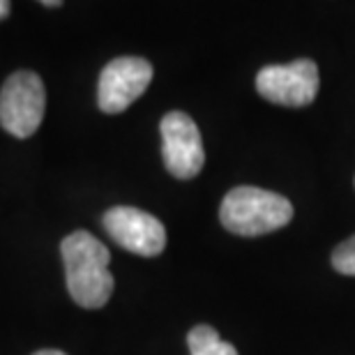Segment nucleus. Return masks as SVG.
Here are the masks:
<instances>
[{"instance_id": "nucleus-6", "label": "nucleus", "mask_w": 355, "mask_h": 355, "mask_svg": "<svg viewBox=\"0 0 355 355\" xmlns=\"http://www.w3.org/2000/svg\"><path fill=\"white\" fill-rule=\"evenodd\" d=\"M102 224L113 243L139 257H159L166 247L164 224L150 212L118 205L104 212Z\"/></svg>"}, {"instance_id": "nucleus-8", "label": "nucleus", "mask_w": 355, "mask_h": 355, "mask_svg": "<svg viewBox=\"0 0 355 355\" xmlns=\"http://www.w3.org/2000/svg\"><path fill=\"white\" fill-rule=\"evenodd\" d=\"M187 346L191 355H238L236 346L224 342L210 325H196L189 330Z\"/></svg>"}, {"instance_id": "nucleus-12", "label": "nucleus", "mask_w": 355, "mask_h": 355, "mask_svg": "<svg viewBox=\"0 0 355 355\" xmlns=\"http://www.w3.org/2000/svg\"><path fill=\"white\" fill-rule=\"evenodd\" d=\"M42 5H44V7H58L60 3H58V0H55V3H53V0H44Z\"/></svg>"}, {"instance_id": "nucleus-2", "label": "nucleus", "mask_w": 355, "mask_h": 355, "mask_svg": "<svg viewBox=\"0 0 355 355\" xmlns=\"http://www.w3.org/2000/svg\"><path fill=\"white\" fill-rule=\"evenodd\" d=\"M293 219V205L286 196L261 187H236L219 205V222L236 236L257 238L284 229Z\"/></svg>"}, {"instance_id": "nucleus-10", "label": "nucleus", "mask_w": 355, "mask_h": 355, "mask_svg": "<svg viewBox=\"0 0 355 355\" xmlns=\"http://www.w3.org/2000/svg\"><path fill=\"white\" fill-rule=\"evenodd\" d=\"M10 10H12V5L7 3V0H0V19L10 17Z\"/></svg>"}, {"instance_id": "nucleus-3", "label": "nucleus", "mask_w": 355, "mask_h": 355, "mask_svg": "<svg viewBox=\"0 0 355 355\" xmlns=\"http://www.w3.org/2000/svg\"><path fill=\"white\" fill-rule=\"evenodd\" d=\"M46 109L44 83L35 72H14L0 90V125L17 139L40 130Z\"/></svg>"}, {"instance_id": "nucleus-9", "label": "nucleus", "mask_w": 355, "mask_h": 355, "mask_svg": "<svg viewBox=\"0 0 355 355\" xmlns=\"http://www.w3.org/2000/svg\"><path fill=\"white\" fill-rule=\"evenodd\" d=\"M332 266L337 272L355 277V236L337 245V250L332 252Z\"/></svg>"}, {"instance_id": "nucleus-7", "label": "nucleus", "mask_w": 355, "mask_h": 355, "mask_svg": "<svg viewBox=\"0 0 355 355\" xmlns=\"http://www.w3.org/2000/svg\"><path fill=\"white\" fill-rule=\"evenodd\" d=\"M153 81V65L146 58L125 55L111 60L99 74L97 104L104 113H123L144 95Z\"/></svg>"}, {"instance_id": "nucleus-5", "label": "nucleus", "mask_w": 355, "mask_h": 355, "mask_svg": "<svg viewBox=\"0 0 355 355\" xmlns=\"http://www.w3.org/2000/svg\"><path fill=\"white\" fill-rule=\"evenodd\" d=\"M318 67L314 60L268 65L257 74L259 95L279 106H309L318 95Z\"/></svg>"}, {"instance_id": "nucleus-11", "label": "nucleus", "mask_w": 355, "mask_h": 355, "mask_svg": "<svg viewBox=\"0 0 355 355\" xmlns=\"http://www.w3.org/2000/svg\"><path fill=\"white\" fill-rule=\"evenodd\" d=\"M33 355H67V353H62V351H58V349H42V351L33 353Z\"/></svg>"}, {"instance_id": "nucleus-1", "label": "nucleus", "mask_w": 355, "mask_h": 355, "mask_svg": "<svg viewBox=\"0 0 355 355\" xmlns=\"http://www.w3.org/2000/svg\"><path fill=\"white\" fill-rule=\"evenodd\" d=\"M67 291L83 309H99L113 293L111 254L88 231H74L60 243Z\"/></svg>"}, {"instance_id": "nucleus-4", "label": "nucleus", "mask_w": 355, "mask_h": 355, "mask_svg": "<svg viewBox=\"0 0 355 355\" xmlns=\"http://www.w3.org/2000/svg\"><path fill=\"white\" fill-rule=\"evenodd\" d=\"M159 132L166 171L180 180H191L201 173L205 164V150L201 132L194 120L182 111H171L162 118Z\"/></svg>"}]
</instances>
